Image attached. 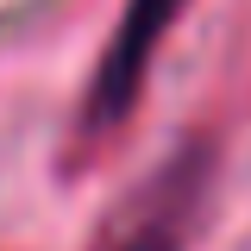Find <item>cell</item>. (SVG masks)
<instances>
[{"label": "cell", "mask_w": 251, "mask_h": 251, "mask_svg": "<svg viewBox=\"0 0 251 251\" xmlns=\"http://www.w3.org/2000/svg\"><path fill=\"white\" fill-rule=\"evenodd\" d=\"M207 145H182L107 226V251H182L207 195Z\"/></svg>", "instance_id": "obj_1"}, {"label": "cell", "mask_w": 251, "mask_h": 251, "mask_svg": "<svg viewBox=\"0 0 251 251\" xmlns=\"http://www.w3.org/2000/svg\"><path fill=\"white\" fill-rule=\"evenodd\" d=\"M188 0H126L120 25H113V44L107 57L94 63L88 75V107H82V132H113V126L138 107V88L151 75V57L163 44V31L176 25Z\"/></svg>", "instance_id": "obj_2"}]
</instances>
